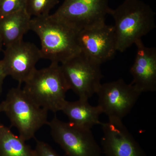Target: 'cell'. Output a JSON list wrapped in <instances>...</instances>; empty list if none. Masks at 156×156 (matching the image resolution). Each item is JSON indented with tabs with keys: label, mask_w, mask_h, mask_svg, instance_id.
<instances>
[{
	"label": "cell",
	"mask_w": 156,
	"mask_h": 156,
	"mask_svg": "<svg viewBox=\"0 0 156 156\" xmlns=\"http://www.w3.org/2000/svg\"><path fill=\"white\" fill-rule=\"evenodd\" d=\"M30 30L40 39L42 58L62 63L80 52L78 31L52 15L31 18Z\"/></svg>",
	"instance_id": "1"
},
{
	"label": "cell",
	"mask_w": 156,
	"mask_h": 156,
	"mask_svg": "<svg viewBox=\"0 0 156 156\" xmlns=\"http://www.w3.org/2000/svg\"><path fill=\"white\" fill-rule=\"evenodd\" d=\"M110 14L114 19L117 51L121 52L155 28V13L141 0H125Z\"/></svg>",
	"instance_id": "2"
},
{
	"label": "cell",
	"mask_w": 156,
	"mask_h": 156,
	"mask_svg": "<svg viewBox=\"0 0 156 156\" xmlns=\"http://www.w3.org/2000/svg\"><path fill=\"white\" fill-rule=\"evenodd\" d=\"M24 92L34 102L46 110L61 111L66 92L69 90L59 63L37 69L25 83Z\"/></svg>",
	"instance_id": "3"
},
{
	"label": "cell",
	"mask_w": 156,
	"mask_h": 156,
	"mask_svg": "<svg viewBox=\"0 0 156 156\" xmlns=\"http://www.w3.org/2000/svg\"><path fill=\"white\" fill-rule=\"evenodd\" d=\"M20 86L10 90L1 104L11 126L17 128L19 136L26 141L34 138L40 128L48 125V111L34 102Z\"/></svg>",
	"instance_id": "4"
},
{
	"label": "cell",
	"mask_w": 156,
	"mask_h": 156,
	"mask_svg": "<svg viewBox=\"0 0 156 156\" xmlns=\"http://www.w3.org/2000/svg\"><path fill=\"white\" fill-rule=\"evenodd\" d=\"M61 64V71L69 90L80 99L89 100L97 93L103 78L101 65L81 52Z\"/></svg>",
	"instance_id": "5"
},
{
	"label": "cell",
	"mask_w": 156,
	"mask_h": 156,
	"mask_svg": "<svg viewBox=\"0 0 156 156\" xmlns=\"http://www.w3.org/2000/svg\"><path fill=\"white\" fill-rule=\"evenodd\" d=\"M111 9L108 0H64L52 15L78 31L105 23Z\"/></svg>",
	"instance_id": "6"
},
{
	"label": "cell",
	"mask_w": 156,
	"mask_h": 156,
	"mask_svg": "<svg viewBox=\"0 0 156 156\" xmlns=\"http://www.w3.org/2000/svg\"><path fill=\"white\" fill-rule=\"evenodd\" d=\"M48 125L53 140L67 156H101V149L90 129L63 122L56 116Z\"/></svg>",
	"instance_id": "7"
},
{
	"label": "cell",
	"mask_w": 156,
	"mask_h": 156,
	"mask_svg": "<svg viewBox=\"0 0 156 156\" xmlns=\"http://www.w3.org/2000/svg\"><path fill=\"white\" fill-rule=\"evenodd\" d=\"M141 92L122 79L101 84L96 94L98 105L108 118L122 120L131 112Z\"/></svg>",
	"instance_id": "8"
},
{
	"label": "cell",
	"mask_w": 156,
	"mask_h": 156,
	"mask_svg": "<svg viewBox=\"0 0 156 156\" xmlns=\"http://www.w3.org/2000/svg\"><path fill=\"white\" fill-rule=\"evenodd\" d=\"M80 52L101 65L110 60L117 51L113 26L102 25L77 32Z\"/></svg>",
	"instance_id": "9"
},
{
	"label": "cell",
	"mask_w": 156,
	"mask_h": 156,
	"mask_svg": "<svg viewBox=\"0 0 156 156\" xmlns=\"http://www.w3.org/2000/svg\"><path fill=\"white\" fill-rule=\"evenodd\" d=\"M41 58L40 49L33 44L22 41L6 47L1 62L6 75L11 76L20 85L32 75Z\"/></svg>",
	"instance_id": "10"
},
{
	"label": "cell",
	"mask_w": 156,
	"mask_h": 156,
	"mask_svg": "<svg viewBox=\"0 0 156 156\" xmlns=\"http://www.w3.org/2000/svg\"><path fill=\"white\" fill-rule=\"evenodd\" d=\"M103 131L101 144L105 156H147L122 120L108 118L100 124Z\"/></svg>",
	"instance_id": "11"
},
{
	"label": "cell",
	"mask_w": 156,
	"mask_h": 156,
	"mask_svg": "<svg viewBox=\"0 0 156 156\" xmlns=\"http://www.w3.org/2000/svg\"><path fill=\"white\" fill-rule=\"evenodd\" d=\"M136 52L130 72L133 77L131 83L140 91L154 92L156 90V49L147 48L138 40L134 44Z\"/></svg>",
	"instance_id": "12"
},
{
	"label": "cell",
	"mask_w": 156,
	"mask_h": 156,
	"mask_svg": "<svg viewBox=\"0 0 156 156\" xmlns=\"http://www.w3.org/2000/svg\"><path fill=\"white\" fill-rule=\"evenodd\" d=\"M61 111L68 118L69 122L80 128L90 129L101 124L99 117L103 113L97 105L93 106L88 100L80 99L75 101H66Z\"/></svg>",
	"instance_id": "13"
},
{
	"label": "cell",
	"mask_w": 156,
	"mask_h": 156,
	"mask_svg": "<svg viewBox=\"0 0 156 156\" xmlns=\"http://www.w3.org/2000/svg\"><path fill=\"white\" fill-rule=\"evenodd\" d=\"M26 10L0 17V35L6 47L22 41L30 30L31 18Z\"/></svg>",
	"instance_id": "14"
},
{
	"label": "cell",
	"mask_w": 156,
	"mask_h": 156,
	"mask_svg": "<svg viewBox=\"0 0 156 156\" xmlns=\"http://www.w3.org/2000/svg\"><path fill=\"white\" fill-rule=\"evenodd\" d=\"M25 141L0 123V156H34V150Z\"/></svg>",
	"instance_id": "15"
},
{
	"label": "cell",
	"mask_w": 156,
	"mask_h": 156,
	"mask_svg": "<svg viewBox=\"0 0 156 156\" xmlns=\"http://www.w3.org/2000/svg\"><path fill=\"white\" fill-rule=\"evenodd\" d=\"M58 3V0H27L26 11L31 17L47 16Z\"/></svg>",
	"instance_id": "16"
},
{
	"label": "cell",
	"mask_w": 156,
	"mask_h": 156,
	"mask_svg": "<svg viewBox=\"0 0 156 156\" xmlns=\"http://www.w3.org/2000/svg\"><path fill=\"white\" fill-rule=\"evenodd\" d=\"M27 0H0V17L26 10Z\"/></svg>",
	"instance_id": "17"
},
{
	"label": "cell",
	"mask_w": 156,
	"mask_h": 156,
	"mask_svg": "<svg viewBox=\"0 0 156 156\" xmlns=\"http://www.w3.org/2000/svg\"><path fill=\"white\" fill-rule=\"evenodd\" d=\"M34 156H60L48 144L44 141L37 140Z\"/></svg>",
	"instance_id": "18"
},
{
	"label": "cell",
	"mask_w": 156,
	"mask_h": 156,
	"mask_svg": "<svg viewBox=\"0 0 156 156\" xmlns=\"http://www.w3.org/2000/svg\"><path fill=\"white\" fill-rule=\"evenodd\" d=\"M6 76H7L5 72L2 62L0 60V95L2 93V90L3 82Z\"/></svg>",
	"instance_id": "19"
},
{
	"label": "cell",
	"mask_w": 156,
	"mask_h": 156,
	"mask_svg": "<svg viewBox=\"0 0 156 156\" xmlns=\"http://www.w3.org/2000/svg\"><path fill=\"white\" fill-rule=\"evenodd\" d=\"M3 44L2 39V37H1V35H0V51L2 50V46Z\"/></svg>",
	"instance_id": "20"
},
{
	"label": "cell",
	"mask_w": 156,
	"mask_h": 156,
	"mask_svg": "<svg viewBox=\"0 0 156 156\" xmlns=\"http://www.w3.org/2000/svg\"><path fill=\"white\" fill-rule=\"evenodd\" d=\"M2 112V105L0 104V113Z\"/></svg>",
	"instance_id": "21"
}]
</instances>
